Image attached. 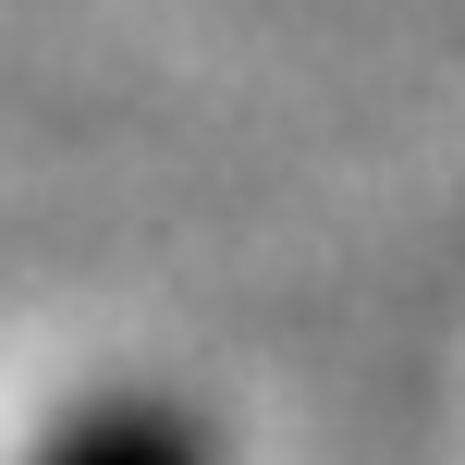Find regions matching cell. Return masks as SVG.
Instances as JSON below:
<instances>
[{
  "instance_id": "cell-1",
  "label": "cell",
  "mask_w": 465,
  "mask_h": 465,
  "mask_svg": "<svg viewBox=\"0 0 465 465\" xmlns=\"http://www.w3.org/2000/svg\"><path fill=\"white\" fill-rule=\"evenodd\" d=\"M37 465H209V429L172 417V404H98V417H74Z\"/></svg>"
}]
</instances>
